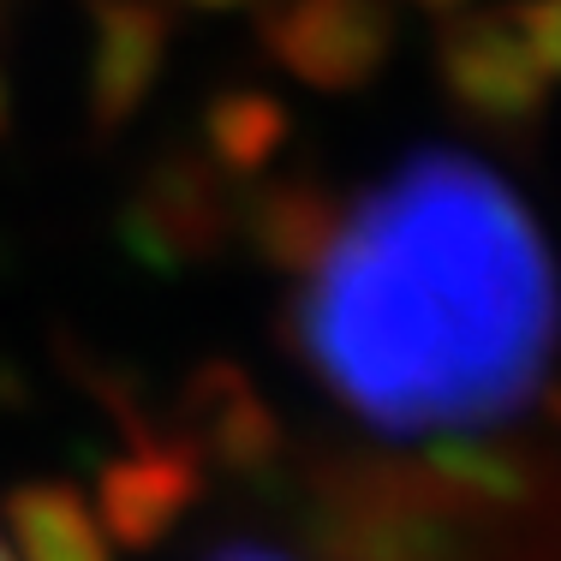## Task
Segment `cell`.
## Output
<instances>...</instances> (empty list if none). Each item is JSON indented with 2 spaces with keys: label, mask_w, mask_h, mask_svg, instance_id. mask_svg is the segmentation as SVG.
<instances>
[{
  "label": "cell",
  "mask_w": 561,
  "mask_h": 561,
  "mask_svg": "<svg viewBox=\"0 0 561 561\" xmlns=\"http://www.w3.org/2000/svg\"><path fill=\"white\" fill-rule=\"evenodd\" d=\"M389 12L382 0H287L270 19V48L305 84L353 90L389 55Z\"/></svg>",
  "instance_id": "3"
},
{
  "label": "cell",
  "mask_w": 561,
  "mask_h": 561,
  "mask_svg": "<svg viewBox=\"0 0 561 561\" xmlns=\"http://www.w3.org/2000/svg\"><path fill=\"white\" fill-rule=\"evenodd\" d=\"M293 329L317 377L394 436L514 419L561 335V280L531 209L466 150H419L329 209Z\"/></svg>",
  "instance_id": "1"
},
{
  "label": "cell",
  "mask_w": 561,
  "mask_h": 561,
  "mask_svg": "<svg viewBox=\"0 0 561 561\" xmlns=\"http://www.w3.org/2000/svg\"><path fill=\"white\" fill-rule=\"evenodd\" d=\"M216 7H227V0H216Z\"/></svg>",
  "instance_id": "12"
},
{
  "label": "cell",
  "mask_w": 561,
  "mask_h": 561,
  "mask_svg": "<svg viewBox=\"0 0 561 561\" xmlns=\"http://www.w3.org/2000/svg\"><path fill=\"white\" fill-rule=\"evenodd\" d=\"M216 561H287V556H275V550H251V543H233V550H221Z\"/></svg>",
  "instance_id": "9"
},
{
  "label": "cell",
  "mask_w": 561,
  "mask_h": 561,
  "mask_svg": "<svg viewBox=\"0 0 561 561\" xmlns=\"http://www.w3.org/2000/svg\"><path fill=\"white\" fill-rule=\"evenodd\" d=\"M443 78H448V96L484 126H526L550 102V78H543L538 55L519 36L514 7L448 24Z\"/></svg>",
  "instance_id": "2"
},
{
  "label": "cell",
  "mask_w": 561,
  "mask_h": 561,
  "mask_svg": "<svg viewBox=\"0 0 561 561\" xmlns=\"http://www.w3.org/2000/svg\"><path fill=\"white\" fill-rule=\"evenodd\" d=\"M162 55V19L150 7H119L114 24H102V66H96V96H102V119L126 114L144 96Z\"/></svg>",
  "instance_id": "7"
},
{
  "label": "cell",
  "mask_w": 561,
  "mask_h": 561,
  "mask_svg": "<svg viewBox=\"0 0 561 561\" xmlns=\"http://www.w3.org/2000/svg\"><path fill=\"white\" fill-rule=\"evenodd\" d=\"M550 407H556V419H561V394H556V400H550Z\"/></svg>",
  "instance_id": "10"
},
{
  "label": "cell",
  "mask_w": 561,
  "mask_h": 561,
  "mask_svg": "<svg viewBox=\"0 0 561 561\" xmlns=\"http://www.w3.org/2000/svg\"><path fill=\"white\" fill-rule=\"evenodd\" d=\"M424 7H448V0H424Z\"/></svg>",
  "instance_id": "11"
},
{
  "label": "cell",
  "mask_w": 561,
  "mask_h": 561,
  "mask_svg": "<svg viewBox=\"0 0 561 561\" xmlns=\"http://www.w3.org/2000/svg\"><path fill=\"white\" fill-rule=\"evenodd\" d=\"M12 538H19L24 561H114L108 531L96 526V514L84 496L66 484H24L7 502Z\"/></svg>",
  "instance_id": "6"
},
{
  "label": "cell",
  "mask_w": 561,
  "mask_h": 561,
  "mask_svg": "<svg viewBox=\"0 0 561 561\" xmlns=\"http://www.w3.org/2000/svg\"><path fill=\"white\" fill-rule=\"evenodd\" d=\"M0 561H7V556H0Z\"/></svg>",
  "instance_id": "13"
},
{
  "label": "cell",
  "mask_w": 561,
  "mask_h": 561,
  "mask_svg": "<svg viewBox=\"0 0 561 561\" xmlns=\"http://www.w3.org/2000/svg\"><path fill=\"white\" fill-rule=\"evenodd\" d=\"M197 496H204V460H192L180 443H144L102 472L96 526L126 550H156Z\"/></svg>",
  "instance_id": "4"
},
{
  "label": "cell",
  "mask_w": 561,
  "mask_h": 561,
  "mask_svg": "<svg viewBox=\"0 0 561 561\" xmlns=\"http://www.w3.org/2000/svg\"><path fill=\"white\" fill-rule=\"evenodd\" d=\"M514 24L519 36H526V48L538 55L543 78H561V0H519L514 7Z\"/></svg>",
  "instance_id": "8"
},
{
  "label": "cell",
  "mask_w": 561,
  "mask_h": 561,
  "mask_svg": "<svg viewBox=\"0 0 561 561\" xmlns=\"http://www.w3.org/2000/svg\"><path fill=\"white\" fill-rule=\"evenodd\" d=\"M180 448L192 454V460L257 466L275 454V419H270V407L245 389V377H233V370L216 365L185 389Z\"/></svg>",
  "instance_id": "5"
}]
</instances>
